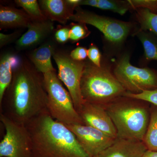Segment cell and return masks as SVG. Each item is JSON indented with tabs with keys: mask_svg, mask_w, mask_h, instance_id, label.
Instances as JSON below:
<instances>
[{
	"mask_svg": "<svg viewBox=\"0 0 157 157\" xmlns=\"http://www.w3.org/2000/svg\"><path fill=\"white\" fill-rule=\"evenodd\" d=\"M142 157H157V151L147 150L144 153Z\"/></svg>",
	"mask_w": 157,
	"mask_h": 157,
	"instance_id": "obj_30",
	"label": "cell"
},
{
	"mask_svg": "<svg viewBox=\"0 0 157 157\" xmlns=\"http://www.w3.org/2000/svg\"><path fill=\"white\" fill-rule=\"evenodd\" d=\"M52 57L58 69V76L67 89L78 112L85 102L82 96L80 83L85 60H75L71 58L70 53L56 49Z\"/></svg>",
	"mask_w": 157,
	"mask_h": 157,
	"instance_id": "obj_9",
	"label": "cell"
},
{
	"mask_svg": "<svg viewBox=\"0 0 157 157\" xmlns=\"http://www.w3.org/2000/svg\"><path fill=\"white\" fill-rule=\"evenodd\" d=\"M135 20L138 30L148 31L157 36V14L147 9H138L135 11Z\"/></svg>",
	"mask_w": 157,
	"mask_h": 157,
	"instance_id": "obj_20",
	"label": "cell"
},
{
	"mask_svg": "<svg viewBox=\"0 0 157 157\" xmlns=\"http://www.w3.org/2000/svg\"><path fill=\"white\" fill-rule=\"evenodd\" d=\"M88 58L94 64L98 67H101L102 55L98 46L91 43L87 51Z\"/></svg>",
	"mask_w": 157,
	"mask_h": 157,
	"instance_id": "obj_26",
	"label": "cell"
},
{
	"mask_svg": "<svg viewBox=\"0 0 157 157\" xmlns=\"http://www.w3.org/2000/svg\"><path fill=\"white\" fill-rule=\"evenodd\" d=\"M76 13L70 20L90 25L98 29L104 36V54L112 59L121 53L123 48L129 36L137 30V22L125 21L112 17L99 15L94 12L76 8Z\"/></svg>",
	"mask_w": 157,
	"mask_h": 157,
	"instance_id": "obj_5",
	"label": "cell"
},
{
	"mask_svg": "<svg viewBox=\"0 0 157 157\" xmlns=\"http://www.w3.org/2000/svg\"><path fill=\"white\" fill-rule=\"evenodd\" d=\"M32 22L30 17L22 9L10 6H0V29L28 28Z\"/></svg>",
	"mask_w": 157,
	"mask_h": 157,
	"instance_id": "obj_15",
	"label": "cell"
},
{
	"mask_svg": "<svg viewBox=\"0 0 157 157\" xmlns=\"http://www.w3.org/2000/svg\"><path fill=\"white\" fill-rule=\"evenodd\" d=\"M39 6L47 19L65 25L73 15L75 9L66 0H41Z\"/></svg>",
	"mask_w": 157,
	"mask_h": 157,
	"instance_id": "obj_14",
	"label": "cell"
},
{
	"mask_svg": "<svg viewBox=\"0 0 157 157\" xmlns=\"http://www.w3.org/2000/svg\"><path fill=\"white\" fill-rule=\"evenodd\" d=\"M58 26L55 33V39L59 43L64 44L70 40V27L62 25Z\"/></svg>",
	"mask_w": 157,
	"mask_h": 157,
	"instance_id": "obj_27",
	"label": "cell"
},
{
	"mask_svg": "<svg viewBox=\"0 0 157 157\" xmlns=\"http://www.w3.org/2000/svg\"><path fill=\"white\" fill-rule=\"evenodd\" d=\"M147 150L157 151V106L151 105L150 118L143 141Z\"/></svg>",
	"mask_w": 157,
	"mask_h": 157,
	"instance_id": "obj_21",
	"label": "cell"
},
{
	"mask_svg": "<svg viewBox=\"0 0 157 157\" xmlns=\"http://www.w3.org/2000/svg\"><path fill=\"white\" fill-rule=\"evenodd\" d=\"M133 36L137 37L143 45L144 52L140 61V66L145 67L151 61H157V36L148 31L137 30Z\"/></svg>",
	"mask_w": 157,
	"mask_h": 157,
	"instance_id": "obj_17",
	"label": "cell"
},
{
	"mask_svg": "<svg viewBox=\"0 0 157 157\" xmlns=\"http://www.w3.org/2000/svg\"><path fill=\"white\" fill-rule=\"evenodd\" d=\"M43 77L47 94V110L51 116L65 125L84 124L56 71L45 73Z\"/></svg>",
	"mask_w": 157,
	"mask_h": 157,
	"instance_id": "obj_6",
	"label": "cell"
},
{
	"mask_svg": "<svg viewBox=\"0 0 157 157\" xmlns=\"http://www.w3.org/2000/svg\"><path fill=\"white\" fill-rule=\"evenodd\" d=\"M80 6H91L121 15L125 14L127 11H132L128 0H81Z\"/></svg>",
	"mask_w": 157,
	"mask_h": 157,
	"instance_id": "obj_19",
	"label": "cell"
},
{
	"mask_svg": "<svg viewBox=\"0 0 157 157\" xmlns=\"http://www.w3.org/2000/svg\"><path fill=\"white\" fill-rule=\"evenodd\" d=\"M20 32L16 31L11 34H5L3 33H0V47L3 48L6 46L14 42L15 40L18 39L21 36Z\"/></svg>",
	"mask_w": 157,
	"mask_h": 157,
	"instance_id": "obj_28",
	"label": "cell"
},
{
	"mask_svg": "<svg viewBox=\"0 0 157 157\" xmlns=\"http://www.w3.org/2000/svg\"><path fill=\"white\" fill-rule=\"evenodd\" d=\"M125 95L141 99L147 101L151 104L157 106V89L153 90L145 91L139 94H132L127 92Z\"/></svg>",
	"mask_w": 157,
	"mask_h": 157,
	"instance_id": "obj_25",
	"label": "cell"
},
{
	"mask_svg": "<svg viewBox=\"0 0 157 157\" xmlns=\"http://www.w3.org/2000/svg\"><path fill=\"white\" fill-rule=\"evenodd\" d=\"M88 49L85 47L78 46L70 52L71 58L78 61H83L88 57Z\"/></svg>",
	"mask_w": 157,
	"mask_h": 157,
	"instance_id": "obj_29",
	"label": "cell"
},
{
	"mask_svg": "<svg viewBox=\"0 0 157 157\" xmlns=\"http://www.w3.org/2000/svg\"><path fill=\"white\" fill-rule=\"evenodd\" d=\"M14 3L22 8L32 21H42L48 20L43 14L38 1L15 0Z\"/></svg>",
	"mask_w": 157,
	"mask_h": 157,
	"instance_id": "obj_22",
	"label": "cell"
},
{
	"mask_svg": "<svg viewBox=\"0 0 157 157\" xmlns=\"http://www.w3.org/2000/svg\"><path fill=\"white\" fill-rule=\"evenodd\" d=\"M154 13H156V14H157V9H156V10L155 11V12H154Z\"/></svg>",
	"mask_w": 157,
	"mask_h": 157,
	"instance_id": "obj_31",
	"label": "cell"
},
{
	"mask_svg": "<svg viewBox=\"0 0 157 157\" xmlns=\"http://www.w3.org/2000/svg\"><path fill=\"white\" fill-rule=\"evenodd\" d=\"M112 59L103 55L101 67L86 60L80 83L85 102L104 107L127 93L113 74Z\"/></svg>",
	"mask_w": 157,
	"mask_h": 157,
	"instance_id": "obj_3",
	"label": "cell"
},
{
	"mask_svg": "<svg viewBox=\"0 0 157 157\" xmlns=\"http://www.w3.org/2000/svg\"><path fill=\"white\" fill-rule=\"evenodd\" d=\"M0 105L1 113L25 125L48 111L43 74L28 60L19 61L13 68L12 80Z\"/></svg>",
	"mask_w": 157,
	"mask_h": 157,
	"instance_id": "obj_1",
	"label": "cell"
},
{
	"mask_svg": "<svg viewBox=\"0 0 157 157\" xmlns=\"http://www.w3.org/2000/svg\"><path fill=\"white\" fill-rule=\"evenodd\" d=\"M147 150L143 141L117 137L112 145L94 157H142Z\"/></svg>",
	"mask_w": 157,
	"mask_h": 157,
	"instance_id": "obj_13",
	"label": "cell"
},
{
	"mask_svg": "<svg viewBox=\"0 0 157 157\" xmlns=\"http://www.w3.org/2000/svg\"><path fill=\"white\" fill-rule=\"evenodd\" d=\"M33 142V157H91L67 126L48 111L26 124Z\"/></svg>",
	"mask_w": 157,
	"mask_h": 157,
	"instance_id": "obj_2",
	"label": "cell"
},
{
	"mask_svg": "<svg viewBox=\"0 0 157 157\" xmlns=\"http://www.w3.org/2000/svg\"><path fill=\"white\" fill-rule=\"evenodd\" d=\"M86 24L81 22H72L69 25L70 28V40L72 43L78 42L87 38L91 33Z\"/></svg>",
	"mask_w": 157,
	"mask_h": 157,
	"instance_id": "obj_23",
	"label": "cell"
},
{
	"mask_svg": "<svg viewBox=\"0 0 157 157\" xmlns=\"http://www.w3.org/2000/svg\"><path fill=\"white\" fill-rule=\"evenodd\" d=\"M56 50L53 43L45 42L31 52L29 58L37 70L43 74L56 71L51 59Z\"/></svg>",
	"mask_w": 157,
	"mask_h": 157,
	"instance_id": "obj_16",
	"label": "cell"
},
{
	"mask_svg": "<svg viewBox=\"0 0 157 157\" xmlns=\"http://www.w3.org/2000/svg\"><path fill=\"white\" fill-rule=\"evenodd\" d=\"M0 121L6 132L0 142V157H33V142L26 125L2 113Z\"/></svg>",
	"mask_w": 157,
	"mask_h": 157,
	"instance_id": "obj_8",
	"label": "cell"
},
{
	"mask_svg": "<svg viewBox=\"0 0 157 157\" xmlns=\"http://www.w3.org/2000/svg\"><path fill=\"white\" fill-rule=\"evenodd\" d=\"M75 135L78 143L91 157H94L112 145L114 138L102 131L85 124L66 125Z\"/></svg>",
	"mask_w": 157,
	"mask_h": 157,
	"instance_id": "obj_10",
	"label": "cell"
},
{
	"mask_svg": "<svg viewBox=\"0 0 157 157\" xmlns=\"http://www.w3.org/2000/svg\"><path fill=\"white\" fill-rule=\"evenodd\" d=\"M28 30L16 42V49L21 51L35 47L43 42L54 31L53 21L47 20L32 21Z\"/></svg>",
	"mask_w": 157,
	"mask_h": 157,
	"instance_id": "obj_12",
	"label": "cell"
},
{
	"mask_svg": "<svg viewBox=\"0 0 157 157\" xmlns=\"http://www.w3.org/2000/svg\"><path fill=\"white\" fill-rule=\"evenodd\" d=\"M17 59L11 53L2 55L0 59V104L7 88L13 77V69L18 63Z\"/></svg>",
	"mask_w": 157,
	"mask_h": 157,
	"instance_id": "obj_18",
	"label": "cell"
},
{
	"mask_svg": "<svg viewBox=\"0 0 157 157\" xmlns=\"http://www.w3.org/2000/svg\"><path fill=\"white\" fill-rule=\"evenodd\" d=\"M151 104L126 95L104 107L117 131V138L143 141L150 118Z\"/></svg>",
	"mask_w": 157,
	"mask_h": 157,
	"instance_id": "obj_4",
	"label": "cell"
},
{
	"mask_svg": "<svg viewBox=\"0 0 157 157\" xmlns=\"http://www.w3.org/2000/svg\"><path fill=\"white\" fill-rule=\"evenodd\" d=\"M78 113L84 124L95 128L113 138H117L116 128L104 107L85 102Z\"/></svg>",
	"mask_w": 157,
	"mask_h": 157,
	"instance_id": "obj_11",
	"label": "cell"
},
{
	"mask_svg": "<svg viewBox=\"0 0 157 157\" xmlns=\"http://www.w3.org/2000/svg\"><path fill=\"white\" fill-rule=\"evenodd\" d=\"M132 11L138 9H147L154 13L157 9V0H128Z\"/></svg>",
	"mask_w": 157,
	"mask_h": 157,
	"instance_id": "obj_24",
	"label": "cell"
},
{
	"mask_svg": "<svg viewBox=\"0 0 157 157\" xmlns=\"http://www.w3.org/2000/svg\"><path fill=\"white\" fill-rule=\"evenodd\" d=\"M130 58L128 52H122L112 62L113 74L127 92L136 94L157 90V71L147 67L133 66Z\"/></svg>",
	"mask_w": 157,
	"mask_h": 157,
	"instance_id": "obj_7",
	"label": "cell"
}]
</instances>
